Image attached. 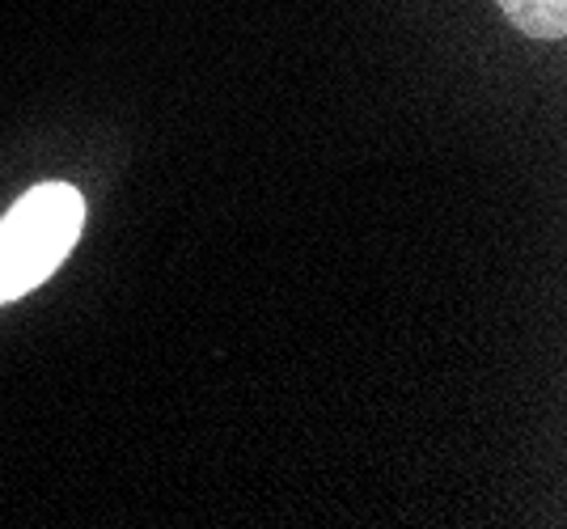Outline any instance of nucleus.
I'll use <instances>...</instances> for the list:
<instances>
[{
    "mask_svg": "<svg viewBox=\"0 0 567 529\" xmlns=\"http://www.w3.org/2000/svg\"><path fill=\"white\" fill-rule=\"evenodd\" d=\"M499 9L529 39L559 43L567 34V0H499Z\"/></svg>",
    "mask_w": 567,
    "mask_h": 529,
    "instance_id": "nucleus-2",
    "label": "nucleus"
},
{
    "mask_svg": "<svg viewBox=\"0 0 567 529\" xmlns=\"http://www.w3.org/2000/svg\"><path fill=\"white\" fill-rule=\"evenodd\" d=\"M85 225V199L69 183H39L0 217V305L34 292L69 259Z\"/></svg>",
    "mask_w": 567,
    "mask_h": 529,
    "instance_id": "nucleus-1",
    "label": "nucleus"
}]
</instances>
